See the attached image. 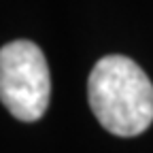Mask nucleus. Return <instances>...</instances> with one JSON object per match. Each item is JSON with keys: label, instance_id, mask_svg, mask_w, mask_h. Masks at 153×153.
<instances>
[{"label": "nucleus", "instance_id": "f257e3e1", "mask_svg": "<svg viewBox=\"0 0 153 153\" xmlns=\"http://www.w3.org/2000/svg\"><path fill=\"white\" fill-rule=\"evenodd\" d=\"M89 106L115 136H138L153 123V83L126 55H106L87 81Z\"/></svg>", "mask_w": 153, "mask_h": 153}, {"label": "nucleus", "instance_id": "f03ea898", "mask_svg": "<svg viewBox=\"0 0 153 153\" xmlns=\"http://www.w3.org/2000/svg\"><path fill=\"white\" fill-rule=\"evenodd\" d=\"M51 79L36 43L13 41L0 47V102L19 121H38L49 106Z\"/></svg>", "mask_w": 153, "mask_h": 153}]
</instances>
